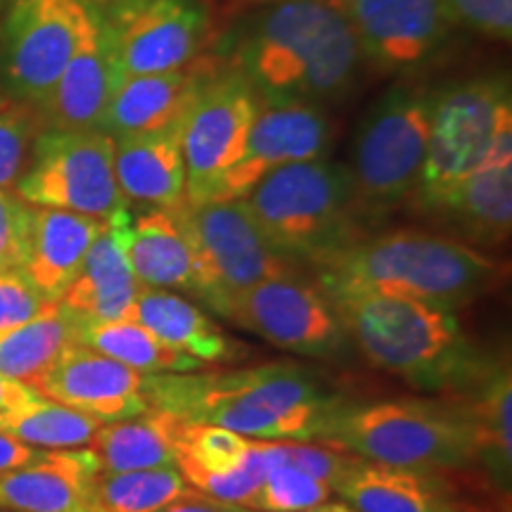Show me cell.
I'll list each match as a JSON object with an SVG mask.
<instances>
[{
	"mask_svg": "<svg viewBox=\"0 0 512 512\" xmlns=\"http://www.w3.org/2000/svg\"><path fill=\"white\" fill-rule=\"evenodd\" d=\"M88 3H91L93 8H98L102 15H112V12L126 8V5H131V3H136V0H88Z\"/></svg>",
	"mask_w": 512,
	"mask_h": 512,
	"instance_id": "44",
	"label": "cell"
},
{
	"mask_svg": "<svg viewBox=\"0 0 512 512\" xmlns=\"http://www.w3.org/2000/svg\"><path fill=\"white\" fill-rule=\"evenodd\" d=\"M131 320L150 330L159 342L204 366L240 361L245 347L181 294L159 287H138Z\"/></svg>",
	"mask_w": 512,
	"mask_h": 512,
	"instance_id": "26",
	"label": "cell"
},
{
	"mask_svg": "<svg viewBox=\"0 0 512 512\" xmlns=\"http://www.w3.org/2000/svg\"><path fill=\"white\" fill-rule=\"evenodd\" d=\"M230 512H259V510H249V508H240V505H228ZM339 510V503H325L320 505V508H311V510H302V512H337Z\"/></svg>",
	"mask_w": 512,
	"mask_h": 512,
	"instance_id": "45",
	"label": "cell"
},
{
	"mask_svg": "<svg viewBox=\"0 0 512 512\" xmlns=\"http://www.w3.org/2000/svg\"><path fill=\"white\" fill-rule=\"evenodd\" d=\"M188 491L190 486L176 467L95 475V501L100 512H157Z\"/></svg>",
	"mask_w": 512,
	"mask_h": 512,
	"instance_id": "33",
	"label": "cell"
},
{
	"mask_svg": "<svg viewBox=\"0 0 512 512\" xmlns=\"http://www.w3.org/2000/svg\"><path fill=\"white\" fill-rule=\"evenodd\" d=\"M76 342L91 347L102 356H110L121 366L140 375L195 373L207 366L195 358L178 354L145 330L136 320H105V323H79L76 320Z\"/></svg>",
	"mask_w": 512,
	"mask_h": 512,
	"instance_id": "30",
	"label": "cell"
},
{
	"mask_svg": "<svg viewBox=\"0 0 512 512\" xmlns=\"http://www.w3.org/2000/svg\"><path fill=\"white\" fill-rule=\"evenodd\" d=\"M157 512H230V508L223 503L211 501V498H207V496L197 494L195 489H190L188 494L176 498L174 503L164 505V508Z\"/></svg>",
	"mask_w": 512,
	"mask_h": 512,
	"instance_id": "43",
	"label": "cell"
},
{
	"mask_svg": "<svg viewBox=\"0 0 512 512\" xmlns=\"http://www.w3.org/2000/svg\"><path fill=\"white\" fill-rule=\"evenodd\" d=\"M335 491L320 479L292 465H275L261 482L259 491L240 508L259 512H302L330 503Z\"/></svg>",
	"mask_w": 512,
	"mask_h": 512,
	"instance_id": "35",
	"label": "cell"
},
{
	"mask_svg": "<svg viewBox=\"0 0 512 512\" xmlns=\"http://www.w3.org/2000/svg\"><path fill=\"white\" fill-rule=\"evenodd\" d=\"M38 136L36 121L27 112L0 110V190H15L27 169Z\"/></svg>",
	"mask_w": 512,
	"mask_h": 512,
	"instance_id": "36",
	"label": "cell"
},
{
	"mask_svg": "<svg viewBox=\"0 0 512 512\" xmlns=\"http://www.w3.org/2000/svg\"><path fill=\"white\" fill-rule=\"evenodd\" d=\"M88 0H10L0 67L19 100L41 107L72 57Z\"/></svg>",
	"mask_w": 512,
	"mask_h": 512,
	"instance_id": "13",
	"label": "cell"
},
{
	"mask_svg": "<svg viewBox=\"0 0 512 512\" xmlns=\"http://www.w3.org/2000/svg\"><path fill=\"white\" fill-rule=\"evenodd\" d=\"M456 226L470 242L496 247L508 242L512 228V162L482 166L427 209Z\"/></svg>",
	"mask_w": 512,
	"mask_h": 512,
	"instance_id": "28",
	"label": "cell"
},
{
	"mask_svg": "<svg viewBox=\"0 0 512 512\" xmlns=\"http://www.w3.org/2000/svg\"><path fill=\"white\" fill-rule=\"evenodd\" d=\"M100 425L102 422L95 418L46 399L43 394H38L27 406L17 408L15 413L0 418V432L34 448H46V451L88 446Z\"/></svg>",
	"mask_w": 512,
	"mask_h": 512,
	"instance_id": "32",
	"label": "cell"
},
{
	"mask_svg": "<svg viewBox=\"0 0 512 512\" xmlns=\"http://www.w3.org/2000/svg\"><path fill=\"white\" fill-rule=\"evenodd\" d=\"M38 392L29 384L12 380V377H5L0 373V418L15 413L17 408L27 406L29 401H34Z\"/></svg>",
	"mask_w": 512,
	"mask_h": 512,
	"instance_id": "42",
	"label": "cell"
},
{
	"mask_svg": "<svg viewBox=\"0 0 512 512\" xmlns=\"http://www.w3.org/2000/svg\"><path fill=\"white\" fill-rule=\"evenodd\" d=\"M138 287L124 249L107 223L105 233L93 242L79 275L57 304L79 323L131 320Z\"/></svg>",
	"mask_w": 512,
	"mask_h": 512,
	"instance_id": "27",
	"label": "cell"
},
{
	"mask_svg": "<svg viewBox=\"0 0 512 512\" xmlns=\"http://www.w3.org/2000/svg\"><path fill=\"white\" fill-rule=\"evenodd\" d=\"M147 375L121 366L83 344H69L57 361L34 384L38 394L74 408L98 422L138 418L150 411L145 389Z\"/></svg>",
	"mask_w": 512,
	"mask_h": 512,
	"instance_id": "19",
	"label": "cell"
},
{
	"mask_svg": "<svg viewBox=\"0 0 512 512\" xmlns=\"http://www.w3.org/2000/svg\"><path fill=\"white\" fill-rule=\"evenodd\" d=\"M98 458L88 446L46 451L38 463L0 475V508L12 512H100Z\"/></svg>",
	"mask_w": 512,
	"mask_h": 512,
	"instance_id": "21",
	"label": "cell"
},
{
	"mask_svg": "<svg viewBox=\"0 0 512 512\" xmlns=\"http://www.w3.org/2000/svg\"><path fill=\"white\" fill-rule=\"evenodd\" d=\"M48 304L22 271H0V337L29 323Z\"/></svg>",
	"mask_w": 512,
	"mask_h": 512,
	"instance_id": "39",
	"label": "cell"
},
{
	"mask_svg": "<svg viewBox=\"0 0 512 512\" xmlns=\"http://www.w3.org/2000/svg\"><path fill=\"white\" fill-rule=\"evenodd\" d=\"M361 64L354 29L335 0H283L235 50V74L261 102L337 100Z\"/></svg>",
	"mask_w": 512,
	"mask_h": 512,
	"instance_id": "2",
	"label": "cell"
},
{
	"mask_svg": "<svg viewBox=\"0 0 512 512\" xmlns=\"http://www.w3.org/2000/svg\"><path fill=\"white\" fill-rule=\"evenodd\" d=\"M69 344H79L76 320L50 302L29 323L0 337V373L34 387Z\"/></svg>",
	"mask_w": 512,
	"mask_h": 512,
	"instance_id": "31",
	"label": "cell"
},
{
	"mask_svg": "<svg viewBox=\"0 0 512 512\" xmlns=\"http://www.w3.org/2000/svg\"><path fill=\"white\" fill-rule=\"evenodd\" d=\"M356 456L339 451L335 446L316 444V441H280V465H292L306 475L320 479L335 491L351 467L356 465Z\"/></svg>",
	"mask_w": 512,
	"mask_h": 512,
	"instance_id": "37",
	"label": "cell"
},
{
	"mask_svg": "<svg viewBox=\"0 0 512 512\" xmlns=\"http://www.w3.org/2000/svg\"><path fill=\"white\" fill-rule=\"evenodd\" d=\"M105 19L124 76L188 67L209 38V12L200 0H136Z\"/></svg>",
	"mask_w": 512,
	"mask_h": 512,
	"instance_id": "15",
	"label": "cell"
},
{
	"mask_svg": "<svg viewBox=\"0 0 512 512\" xmlns=\"http://www.w3.org/2000/svg\"><path fill=\"white\" fill-rule=\"evenodd\" d=\"M152 408L254 441H318L344 399L294 363L147 375Z\"/></svg>",
	"mask_w": 512,
	"mask_h": 512,
	"instance_id": "1",
	"label": "cell"
},
{
	"mask_svg": "<svg viewBox=\"0 0 512 512\" xmlns=\"http://www.w3.org/2000/svg\"><path fill=\"white\" fill-rule=\"evenodd\" d=\"M354 29L363 62L408 72L432 60L456 29L446 0H335Z\"/></svg>",
	"mask_w": 512,
	"mask_h": 512,
	"instance_id": "16",
	"label": "cell"
},
{
	"mask_svg": "<svg viewBox=\"0 0 512 512\" xmlns=\"http://www.w3.org/2000/svg\"><path fill=\"white\" fill-rule=\"evenodd\" d=\"M434 95L394 88L368 110L354 140V185L358 216L387 214L413 197L430 143Z\"/></svg>",
	"mask_w": 512,
	"mask_h": 512,
	"instance_id": "8",
	"label": "cell"
},
{
	"mask_svg": "<svg viewBox=\"0 0 512 512\" xmlns=\"http://www.w3.org/2000/svg\"><path fill=\"white\" fill-rule=\"evenodd\" d=\"M219 72L195 60L164 74L124 76L102 117L100 131L110 138L162 131L185 119L202 88Z\"/></svg>",
	"mask_w": 512,
	"mask_h": 512,
	"instance_id": "20",
	"label": "cell"
},
{
	"mask_svg": "<svg viewBox=\"0 0 512 512\" xmlns=\"http://www.w3.org/2000/svg\"><path fill=\"white\" fill-rule=\"evenodd\" d=\"M121 79L124 74L110 24L98 8L88 3L74 53L48 100L38 110L46 114L48 128L100 131L102 117Z\"/></svg>",
	"mask_w": 512,
	"mask_h": 512,
	"instance_id": "18",
	"label": "cell"
},
{
	"mask_svg": "<svg viewBox=\"0 0 512 512\" xmlns=\"http://www.w3.org/2000/svg\"><path fill=\"white\" fill-rule=\"evenodd\" d=\"M316 444L389 467H475L472 427L451 399L344 401Z\"/></svg>",
	"mask_w": 512,
	"mask_h": 512,
	"instance_id": "6",
	"label": "cell"
},
{
	"mask_svg": "<svg viewBox=\"0 0 512 512\" xmlns=\"http://www.w3.org/2000/svg\"><path fill=\"white\" fill-rule=\"evenodd\" d=\"M242 200L271 247L292 264L316 266L363 238L349 169L325 157L273 171Z\"/></svg>",
	"mask_w": 512,
	"mask_h": 512,
	"instance_id": "5",
	"label": "cell"
},
{
	"mask_svg": "<svg viewBox=\"0 0 512 512\" xmlns=\"http://www.w3.org/2000/svg\"><path fill=\"white\" fill-rule=\"evenodd\" d=\"M5 107H8V100H5L3 95H0V110H5Z\"/></svg>",
	"mask_w": 512,
	"mask_h": 512,
	"instance_id": "47",
	"label": "cell"
},
{
	"mask_svg": "<svg viewBox=\"0 0 512 512\" xmlns=\"http://www.w3.org/2000/svg\"><path fill=\"white\" fill-rule=\"evenodd\" d=\"M105 228L107 223L95 216L34 207L27 254L19 271L46 302H60Z\"/></svg>",
	"mask_w": 512,
	"mask_h": 512,
	"instance_id": "23",
	"label": "cell"
},
{
	"mask_svg": "<svg viewBox=\"0 0 512 512\" xmlns=\"http://www.w3.org/2000/svg\"><path fill=\"white\" fill-rule=\"evenodd\" d=\"M261 100L238 74H216L183 119L185 202L202 204L238 162Z\"/></svg>",
	"mask_w": 512,
	"mask_h": 512,
	"instance_id": "14",
	"label": "cell"
},
{
	"mask_svg": "<svg viewBox=\"0 0 512 512\" xmlns=\"http://www.w3.org/2000/svg\"><path fill=\"white\" fill-rule=\"evenodd\" d=\"M446 5L456 22L496 41H510L512 0H446Z\"/></svg>",
	"mask_w": 512,
	"mask_h": 512,
	"instance_id": "40",
	"label": "cell"
},
{
	"mask_svg": "<svg viewBox=\"0 0 512 512\" xmlns=\"http://www.w3.org/2000/svg\"><path fill=\"white\" fill-rule=\"evenodd\" d=\"M15 195L31 207L62 209L112 223L128 209L114 176V138L102 131L38 133Z\"/></svg>",
	"mask_w": 512,
	"mask_h": 512,
	"instance_id": "10",
	"label": "cell"
},
{
	"mask_svg": "<svg viewBox=\"0 0 512 512\" xmlns=\"http://www.w3.org/2000/svg\"><path fill=\"white\" fill-rule=\"evenodd\" d=\"M512 162L508 81L475 79L434 95L430 143L413 197L427 211L482 166Z\"/></svg>",
	"mask_w": 512,
	"mask_h": 512,
	"instance_id": "7",
	"label": "cell"
},
{
	"mask_svg": "<svg viewBox=\"0 0 512 512\" xmlns=\"http://www.w3.org/2000/svg\"><path fill=\"white\" fill-rule=\"evenodd\" d=\"M31 211L12 190H0V271H19L29 242Z\"/></svg>",
	"mask_w": 512,
	"mask_h": 512,
	"instance_id": "38",
	"label": "cell"
},
{
	"mask_svg": "<svg viewBox=\"0 0 512 512\" xmlns=\"http://www.w3.org/2000/svg\"><path fill=\"white\" fill-rule=\"evenodd\" d=\"M114 176L126 202L176 209L185 202L183 121L162 131L114 138Z\"/></svg>",
	"mask_w": 512,
	"mask_h": 512,
	"instance_id": "24",
	"label": "cell"
},
{
	"mask_svg": "<svg viewBox=\"0 0 512 512\" xmlns=\"http://www.w3.org/2000/svg\"><path fill=\"white\" fill-rule=\"evenodd\" d=\"M252 448V439L242 437L216 425H192L185 422L176 463L197 467L209 475H228L245 463ZM174 463V465H176Z\"/></svg>",
	"mask_w": 512,
	"mask_h": 512,
	"instance_id": "34",
	"label": "cell"
},
{
	"mask_svg": "<svg viewBox=\"0 0 512 512\" xmlns=\"http://www.w3.org/2000/svg\"><path fill=\"white\" fill-rule=\"evenodd\" d=\"M185 422L162 408L131 420L105 422L88 448L98 458L100 472H136L174 467Z\"/></svg>",
	"mask_w": 512,
	"mask_h": 512,
	"instance_id": "29",
	"label": "cell"
},
{
	"mask_svg": "<svg viewBox=\"0 0 512 512\" xmlns=\"http://www.w3.org/2000/svg\"><path fill=\"white\" fill-rule=\"evenodd\" d=\"M110 228L140 285L195 294L188 240L169 209L145 207L136 216L126 209Z\"/></svg>",
	"mask_w": 512,
	"mask_h": 512,
	"instance_id": "25",
	"label": "cell"
},
{
	"mask_svg": "<svg viewBox=\"0 0 512 512\" xmlns=\"http://www.w3.org/2000/svg\"><path fill=\"white\" fill-rule=\"evenodd\" d=\"M337 512H354V510H351V508H349V505L339 503V510H337Z\"/></svg>",
	"mask_w": 512,
	"mask_h": 512,
	"instance_id": "46",
	"label": "cell"
},
{
	"mask_svg": "<svg viewBox=\"0 0 512 512\" xmlns=\"http://www.w3.org/2000/svg\"><path fill=\"white\" fill-rule=\"evenodd\" d=\"M316 268L325 297L389 294L448 311L475 302L498 280V266L477 247L422 230L363 235Z\"/></svg>",
	"mask_w": 512,
	"mask_h": 512,
	"instance_id": "3",
	"label": "cell"
},
{
	"mask_svg": "<svg viewBox=\"0 0 512 512\" xmlns=\"http://www.w3.org/2000/svg\"><path fill=\"white\" fill-rule=\"evenodd\" d=\"M453 403L465 413L475 437V465L505 496L512 479V373L510 361L489 358L475 380L458 389Z\"/></svg>",
	"mask_w": 512,
	"mask_h": 512,
	"instance_id": "22",
	"label": "cell"
},
{
	"mask_svg": "<svg viewBox=\"0 0 512 512\" xmlns=\"http://www.w3.org/2000/svg\"><path fill=\"white\" fill-rule=\"evenodd\" d=\"M335 494L354 512H508L501 494L472 467H389L356 460Z\"/></svg>",
	"mask_w": 512,
	"mask_h": 512,
	"instance_id": "12",
	"label": "cell"
},
{
	"mask_svg": "<svg viewBox=\"0 0 512 512\" xmlns=\"http://www.w3.org/2000/svg\"><path fill=\"white\" fill-rule=\"evenodd\" d=\"M0 512H12V510H5V508H0Z\"/></svg>",
	"mask_w": 512,
	"mask_h": 512,
	"instance_id": "49",
	"label": "cell"
},
{
	"mask_svg": "<svg viewBox=\"0 0 512 512\" xmlns=\"http://www.w3.org/2000/svg\"><path fill=\"white\" fill-rule=\"evenodd\" d=\"M43 453H46V448H34L24 444V441L10 437V434L0 432V475H8V472L38 463L43 458Z\"/></svg>",
	"mask_w": 512,
	"mask_h": 512,
	"instance_id": "41",
	"label": "cell"
},
{
	"mask_svg": "<svg viewBox=\"0 0 512 512\" xmlns=\"http://www.w3.org/2000/svg\"><path fill=\"white\" fill-rule=\"evenodd\" d=\"M330 121L311 102H261L247 145L216 185L209 202L242 200L254 185L283 166L328 155Z\"/></svg>",
	"mask_w": 512,
	"mask_h": 512,
	"instance_id": "17",
	"label": "cell"
},
{
	"mask_svg": "<svg viewBox=\"0 0 512 512\" xmlns=\"http://www.w3.org/2000/svg\"><path fill=\"white\" fill-rule=\"evenodd\" d=\"M211 311L297 356L332 361L351 347L330 299L294 275L261 280L221 299Z\"/></svg>",
	"mask_w": 512,
	"mask_h": 512,
	"instance_id": "11",
	"label": "cell"
},
{
	"mask_svg": "<svg viewBox=\"0 0 512 512\" xmlns=\"http://www.w3.org/2000/svg\"><path fill=\"white\" fill-rule=\"evenodd\" d=\"M8 3H10V0H0V8H5Z\"/></svg>",
	"mask_w": 512,
	"mask_h": 512,
	"instance_id": "48",
	"label": "cell"
},
{
	"mask_svg": "<svg viewBox=\"0 0 512 512\" xmlns=\"http://www.w3.org/2000/svg\"><path fill=\"white\" fill-rule=\"evenodd\" d=\"M328 299L366 361L420 392L456 394L489 361L465 337L456 311L389 294Z\"/></svg>",
	"mask_w": 512,
	"mask_h": 512,
	"instance_id": "4",
	"label": "cell"
},
{
	"mask_svg": "<svg viewBox=\"0 0 512 512\" xmlns=\"http://www.w3.org/2000/svg\"><path fill=\"white\" fill-rule=\"evenodd\" d=\"M169 211L188 240L195 297L209 309L261 280L294 275L292 261L271 247L245 200L183 202Z\"/></svg>",
	"mask_w": 512,
	"mask_h": 512,
	"instance_id": "9",
	"label": "cell"
}]
</instances>
